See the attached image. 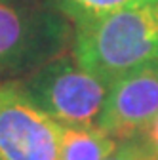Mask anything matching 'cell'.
I'll return each mask as SVG.
<instances>
[{
	"instance_id": "obj_1",
	"label": "cell",
	"mask_w": 158,
	"mask_h": 160,
	"mask_svg": "<svg viewBox=\"0 0 158 160\" xmlns=\"http://www.w3.org/2000/svg\"><path fill=\"white\" fill-rule=\"evenodd\" d=\"M72 57L82 69L107 82L158 61V0H131L76 27Z\"/></svg>"
},
{
	"instance_id": "obj_2",
	"label": "cell",
	"mask_w": 158,
	"mask_h": 160,
	"mask_svg": "<svg viewBox=\"0 0 158 160\" xmlns=\"http://www.w3.org/2000/svg\"><path fill=\"white\" fill-rule=\"evenodd\" d=\"M71 38L69 19L50 0H0V80L40 69Z\"/></svg>"
},
{
	"instance_id": "obj_3",
	"label": "cell",
	"mask_w": 158,
	"mask_h": 160,
	"mask_svg": "<svg viewBox=\"0 0 158 160\" xmlns=\"http://www.w3.org/2000/svg\"><path fill=\"white\" fill-rule=\"evenodd\" d=\"M31 101L61 126H95L111 82L59 55L17 80Z\"/></svg>"
},
{
	"instance_id": "obj_4",
	"label": "cell",
	"mask_w": 158,
	"mask_h": 160,
	"mask_svg": "<svg viewBox=\"0 0 158 160\" xmlns=\"http://www.w3.org/2000/svg\"><path fill=\"white\" fill-rule=\"evenodd\" d=\"M61 132L19 82H0V160H57Z\"/></svg>"
},
{
	"instance_id": "obj_5",
	"label": "cell",
	"mask_w": 158,
	"mask_h": 160,
	"mask_svg": "<svg viewBox=\"0 0 158 160\" xmlns=\"http://www.w3.org/2000/svg\"><path fill=\"white\" fill-rule=\"evenodd\" d=\"M158 114V61L139 65L111 82L97 128L116 141L137 137Z\"/></svg>"
},
{
	"instance_id": "obj_6",
	"label": "cell",
	"mask_w": 158,
	"mask_h": 160,
	"mask_svg": "<svg viewBox=\"0 0 158 160\" xmlns=\"http://www.w3.org/2000/svg\"><path fill=\"white\" fill-rule=\"evenodd\" d=\"M116 143L97 126H63L57 160H105Z\"/></svg>"
},
{
	"instance_id": "obj_7",
	"label": "cell",
	"mask_w": 158,
	"mask_h": 160,
	"mask_svg": "<svg viewBox=\"0 0 158 160\" xmlns=\"http://www.w3.org/2000/svg\"><path fill=\"white\" fill-rule=\"evenodd\" d=\"M69 21L76 27L86 25L97 17H103L131 0H50Z\"/></svg>"
},
{
	"instance_id": "obj_8",
	"label": "cell",
	"mask_w": 158,
	"mask_h": 160,
	"mask_svg": "<svg viewBox=\"0 0 158 160\" xmlns=\"http://www.w3.org/2000/svg\"><path fill=\"white\" fill-rule=\"evenodd\" d=\"M105 160H158V154H154L139 137H131L118 141Z\"/></svg>"
},
{
	"instance_id": "obj_9",
	"label": "cell",
	"mask_w": 158,
	"mask_h": 160,
	"mask_svg": "<svg viewBox=\"0 0 158 160\" xmlns=\"http://www.w3.org/2000/svg\"><path fill=\"white\" fill-rule=\"evenodd\" d=\"M137 137H139L154 154H158V114H156V118L152 120V122L145 128V132L141 135H137Z\"/></svg>"
}]
</instances>
